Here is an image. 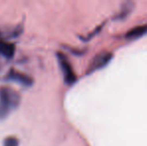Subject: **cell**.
I'll return each instance as SVG.
<instances>
[{
  "label": "cell",
  "instance_id": "6da1fadb",
  "mask_svg": "<svg viewBox=\"0 0 147 146\" xmlns=\"http://www.w3.org/2000/svg\"><path fill=\"white\" fill-rule=\"evenodd\" d=\"M21 95L10 86H0V120H3L19 106Z\"/></svg>",
  "mask_w": 147,
  "mask_h": 146
},
{
  "label": "cell",
  "instance_id": "7a4b0ae2",
  "mask_svg": "<svg viewBox=\"0 0 147 146\" xmlns=\"http://www.w3.org/2000/svg\"><path fill=\"white\" fill-rule=\"evenodd\" d=\"M57 60H58L60 69L62 71V75H63V79L67 85H72L73 83L76 82V74L74 72L73 68H72V65L70 63V61L68 60V58L66 57L65 54L61 52L56 53Z\"/></svg>",
  "mask_w": 147,
  "mask_h": 146
},
{
  "label": "cell",
  "instance_id": "3957f363",
  "mask_svg": "<svg viewBox=\"0 0 147 146\" xmlns=\"http://www.w3.org/2000/svg\"><path fill=\"white\" fill-rule=\"evenodd\" d=\"M5 80L8 81H13L16 83L20 84V85L24 86V87H30L33 84L34 80L28 74L21 72V71L17 70L15 68H10L8 73L5 76Z\"/></svg>",
  "mask_w": 147,
  "mask_h": 146
},
{
  "label": "cell",
  "instance_id": "277c9868",
  "mask_svg": "<svg viewBox=\"0 0 147 146\" xmlns=\"http://www.w3.org/2000/svg\"><path fill=\"white\" fill-rule=\"evenodd\" d=\"M111 59H112V53L110 52H101L97 54L91 61L88 72H93L97 69H101L102 67L106 66Z\"/></svg>",
  "mask_w": 147,
  "mask_h": 146
},
{
  "label": "cell",
  "instance_id": "5b68a950",
  "mask_svg": "<svg viewBox=\"0 0 147 146\" xmlns=\"http://www.w3.org/2000/svg\"><path fill=\"white\" fill-rule=\"evenodd\" d=\"M15 53V45L0 38V55L5 58H11Z\"/></svg>",
  "mask_w": 147,
  "mask_h": 146
},
{
  "label": "cell",
  "instance_id": "8992f818",
  "mask_svg": "<svg viewBox=\"0 0 147 146\" xmlns=\"http://www.w3.org/2000/svg\"><path fill=\"white\" fill-rule=\"evenodd\" d=\"M147 33V25H140L132 28L131 30L127 32L126 38L127 39H136L138 37H141L142 35Z\"/></svg>",
  "mask_w": 147,
  "mask_h": 146
},
{
  "label": "cell",
  "instance_id": "52a82bcc",
  "mask_svg": "<svg viewBox=\"0 0 147 146\" xmlns=\"http://www.w3.org/2000/svg\"><path fill=\"white\" fill-rule=\"evenodd\" d=\"M3 146H19V139L14 135H10L4 138Z\"/></svg>",
  "mask_w": 147,
  "mask_h": 146
}]
</instances>
